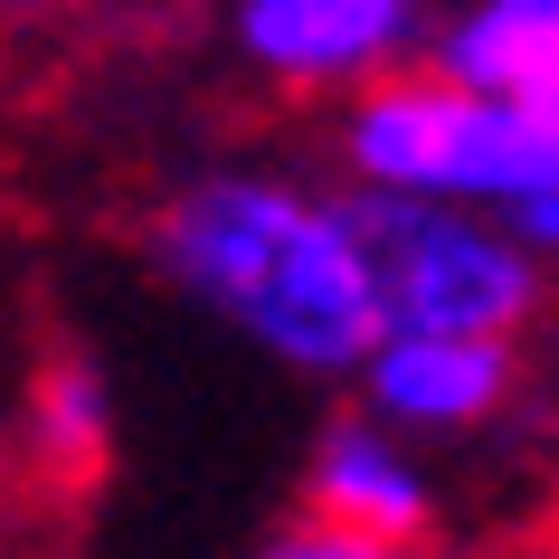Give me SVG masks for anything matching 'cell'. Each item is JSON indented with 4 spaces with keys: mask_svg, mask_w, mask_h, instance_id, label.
<instances>
[{
    "mask_svg": "<svg viewBox=\"0 0 559 559\" xmlns=\"http://www.w3.org/2000/svg\"><path fill=\"white\" fill-rule=\"evenodd\" d=\"M152 275L295 380H352L380 342L352 190L275 162H209L152 209Z\"/></svg>",
    "mask_w": 559,
    "mask_h": 559,
    "instance_id": "cell-1",
    "label": "cell"
},
{
    "mask_svg": "<svg viewBox=\"0 0 559 559\" xmlns=\"http://www.w3.org/2000/svg\"><path fill=\"white\" fill-rule=\"evenodd\" d=\"M332 162L352 171V190L455 200L502 218L559 180V123L445 86L437 67H399V76L332 105Z\"/></svg>",
    "mask_w": 559,
    "mask_h": 559,
    "instance_id": "cell-2",
    "label": "cell"
},
{
    "mask_svg": "<svg viewBox=\"0 0 559 559\" xmlns=\"http://www.w3.org/2000/svg\"><path fill=\"white\" fill-rule=\"evenodd\" d=\"M352 228H360L380 332H502V342H522V323H540V304H550V265L493 209L352 190Z\"/></svg>",
    "mask_w": 559,
    "mask_h": 559,
    "instance_id": "cell-3",
    "label": "cell"
},
{
    "mask_svg": "<svg viewBox=\"0 0 559 559\" xmlns=\"http://www.w3.org/2000/svg\"><path fill=\"white\" fill-rule=\"evenodd\" d=\"M437 0H218V38L265 95L342 105L427 58Z\"/></svg>",
    "mask_w": 559,
    "mask_h": 559,
    "instance_id": "cell-4",
    "label": "cell"
},
{
    "mask_svg": "<svg viewBox=\"0 0 559 559\" xmlns=\"http://www.w3.org/2000/svg\"><path fill=\"white\" fill-rule=\"evenodd\" d=\"M522 399V342L502 332H380L352 360V408L408 445H465Z\"/></svg>",
    "mask_w": 559,
    "mask_h": 559,
    "instance_id": "cell-5",
    "label": "cell"
},
{
    "mask_svg": "<svg viewBox=\"0 0 559 559\" xmlns=\"http://www.w3.org/2000/svg\"><path fill=\"white\" fill-rule=\"evenodd\" d=\"M304 512L352 531V540H380V550H427L445 522V484L427 465V445H408V437H389L380 417L342 408L313 437V455H304Z\"/></svg>",
    "mask_w": 559,
    "mask_h": 559,
    "instance_id": "cell-6",
    "label": "cell"
},
{
    "mask_svg": "<svg viewBox=\"0 0 559 559\" xmlns=\"http://www.w3.org/2000/svg\"><path fill=\"white\" fill-rule=\"evenodd\" d=\"M445 86L559 123V0H437L427 58Z\"/></svg>",
    "mask_w": 559,
    "mask_h": 559,
    "instance_id": "cell-7",
    "label": "cell"
},
{
    "mask_svg": "<svg viewBox=\"0 0 559 559\" xmlns=\"http://www.w3.org/2000/svg\"><path fill=\"white\" fill-rule=\"evenodd\" d=\"M20 455H29L48 484H95V474H105V455H115V380H105L86 352H58V360L29 370Z\"/></svg>",
    "mask_w": 559,
    "mask_h": 559,
    "instance_id": "cell-8",
    "label": "cell"
},
{
    "mask_svg": "<svg viewBox=\"0 0 559 559\" xmlns=\"http://www.w3.org/2000/svg\"><path fill=\"white\" fill-rule=\"evenodd\" d=\"M247 559H417V550H380V540H352V531L313 522V512H295V522H275Z\"/></svg>",
    "mask_w": 559,
    "mask_h": 559,
    "instance_id": "cell-9",
    "label": "cell"
},
{
    "mask_svg": "<svg viewBox=\"0 0 559 559\" xmlns=\"http://www.w3.org/2000/svg\"><path fill=\"white\" fill-rule=\"evenodd\" d=\"M502 228H512V237H522V247H531V257H540V265H550V275H559V180H550V190H540V200L502 209Z\"/></svg>",
    "mask_w": 559,
    "mask_h": 559,
    "instance_id": "cell-10",
    "label": "cell"
},
{
    "mask_svg": "<svg viewBox=\"0 0 559 559\" xmlns=\"http://www.w3.org/2000/svg\"><path fill=\"white\" fill-rule=\"evenodd\" d=\"M0 10H10V20H20V10H58V0H0Z\"/></svg>",
    "mask_w": 559,
    "mask_h": 559,
    "instance_id": "cell-11",
    "label": "cell"
},
{
    "mask_svg": "<svg viewBox=\"0 0 559 559\" xmlns=\"http://www.w3.org/2000/svg\"><path fill=\"white\" fill-rule=\"evenodd\" d=\"M531 559H559V550H531Z\"/></svg>",
    "mask_w": 559,
    "mask_h": 559,
    "instance_id": "cell-12",
    "label": "cell"
}]
</instances>
